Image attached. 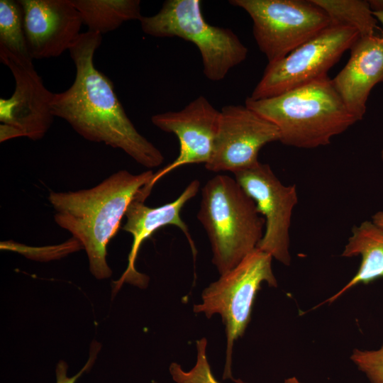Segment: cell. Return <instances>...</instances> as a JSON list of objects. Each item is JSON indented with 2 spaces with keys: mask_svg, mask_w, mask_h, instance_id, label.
Wrapping results in <instances>:
<instances>
[{
  "mask_svg": "<svg viewBox=\"0 0 383 383\" xmlns=\"http://www.w3.org/2000/svg\"><path fill=\"white\" fill-rule=\"evenodd\" d=\"M101 40V34L88 30L70 47L74 80L67 90L54 94L52 113L86 140L121 149L147 168L157 167L163 162V155L136 130L113 82L94 65V55Z\"/></svg>",
  "mask_w": 383,
  "mask_h": 383,
  "instance_id": "6da1fadb",
  "label": "cell"
},
{
  "mask_svg": "<svg viewBox=\"0 0 383 383\" xmlns=\"http://www.w3.org/2000/svg\"><path fill=\"white\" fill-rule=\"evenodd\" d=\"M154 174L151 170L139 174L123 170L90 189L50 192L55 223L84 248L89 270L96 278L111 275L106 262L107 245L117 233L128 206Z\"/></svg>",
  "mask_w": 383,
  "mask_h": 383,
  "instance_id": "7a4b0ae2",
  "label": "cell"
},
{
  "mask_svg": "<svg viewBox=\"0 0 383 383\" xmlns=\"http://www.w3.org/2000/svg\"><path fill=\"white\" fill-rule=\"evenodd\" d=\"M245 105L277 127L282 144L298 148L327 145L357 122L328 75L278 96L248 97Z\"/></svg>",
  "mask_w": 383,
  "mask_h": 383,
  "instance_id": "3957f363",
  "label": "cell"
},
{
  "mask_svg": "<svg viewBox=\"0 0 383 383\" xmlns=\"http://www.w3.org/2000/svg\"><path fill=\"white\" fill-rule=\"evenodd\" d=\"M259 214L235 178L216 174L203 187L197 218L208 235L212 263L220 275L257 248L265 227Z\"/></svg>",
  "mask_w": 383,
  "mask_h": 383,
  "instance_id": "277c9868",
  "label": "cell"
},
{
  "mask_svg": "<svg viewBox=\"0 0 383 383\" xmlns=\"http://www.w3.org/2000/svg\"><path fill=\"white\" fill-rule=\"evenodd\" d=\"M139 21L143 31L149 35L178 37L193 43L200 52L203 72L211 81L224 79L248 53L232 30L206 21L199 0H167L157 13L143 16Z\"/></svg>",
  "mask_w": 383,
  "mask_h": 383,
  "instance_id": "5b68a950",
  "label": "cell"
},
{
  "mask_svg": "<svg viewBox=\"0 0 383 383\" xmlns=\"http://www.w3.org/2000/svg\"><path fill=\"white\" fill-rule=\"evenodd\" d=\"M272 257L255 248L235 267L221 274L201 294L202 302L194 306L195 313L207 318L220 314L226 334V365L223 378L231 377L233 347L249 323L253 301L262 282L277 287L272 268Z\"/></svg>",
  "mask_w": 383,
  "mask_h": 383,
  "instance_id": "8992f818",
  "label": "cell"
},
{
  "mask_svg": "<svg viewBox=\"0 0 383 383\" xmlns=\"http://www.w3.org/2000/svg\"><path fill=\"white\" fill-rule=\"evenodd\" d=\"M229 3L250 16L254 38L268 63L285 57L332 24L326 13L311 0H231Z\"/></svg>",
  "mask_w": 383,
  "mask_h": 383,
  "instance_id": "52a82bcc",
  "label": "cell"
},
{
  "mask_svg": "<svg viewBox=\"0 0 383 383\" xmlns=\"http://www.w3.org/2000/svg\"><path fill=\"white\" fill-rule=\"evenodd\" d=\"M359 37L358 31L352 27L331 24L285 57L268 63L249 97L262 99L278 96L328 75Z\"/></svg>",
  "mask_w": 383,
  "mask_h": 383,
  "instance_id": "ba28073f",
  "label": "cell"
},
{
  "mask_svg": "<svg viewBox=\"0 0 383 383\" xmlns=\"http://www.w3.org/2000/svg\"><path fill=\"white\" fill-rule=\"evenodd\" d=\"M0 60L11 70L15 89L9 99H0V141L18 137L41 139L53 121L54 93L44 85L33 60L19 58L0 46Z\"/></svg>",
  "mask_w": 383,
  "mask_h": 383,
  "instance_id": "9c48e42d",
  "label": "cell"
},
{
  "mask_svg": "<svg viewBox=\"0 0 383 383\" xmlns=\"http://www.w3.org/2000/svg\"><path fill=\"white\" fill-rule=\"evenodd\" d=\"M235 179L255 201L264 216L265 230L257 248L289 265V229L293 210L297 204L296 185H284L267 164L236 172Z\"/></svg>",
  "mask_w": 383,
  "mask_h": 383,
  "instance_id": "30bf717a",
  "label": "cell"
},
{
  "mask_svg": "<svg viewBox=\"0 0 383 383\" xmlns=\"http://www.w3.org/2000/svg\"><path fill=\"white\" fill-rule=\"evenodd\" d=\"M277 127L245 105H226L220 111L213 149L206 170L231 172L251 168L260 162L266 144L279 141Z\"/></svg>",
  "mask_w": 383,
  "mask_h": 383,
  "instance_id": "8fae6325",
  "label": "cell"
},
{
  "mask_svg": "<svg viewBox=\"0 0 383 383\" xmlns=\"http://www.w3.org/2000/svg\"><path fill=\"white\" fill-rule=\"evenodd\" d=\"M220 111L209 101L200 96L184 109L167 111L151 117V121L160 130L174 133L179 142L177 158L154 174L150 182L138 193L137 198L145 201L153 186L165 174L179 167L204 163L210 160L218 130Z\"/></svg>",
  "mask_w": 383,
  "mask_h": 383,
  "instance_id": "7c38bea8",
  "label": "cell"
},
{
  "mask_svg": "<svg viewBox=\"0 0 383 383\" xmlns=\"http://www.w3.org/2000/svg\"><path fill=\"white\" fill-rule=\"evenodd\" d=\"M31 58L61 55L82 33L80 14L72 0H18Z\"/></svg>",
  "mask_w": 383,
  "mask_h": 383,
  "instance_id": "4fadbf2b",
  "label": "cell"
},
{
  "mask_svg": "<svg viewBox=\"0 0 383 383\" xmlns=\"http://www.w3.org/2000/svg\"><path fill=\"white\" fill-rule=\"evenodd\" d=\"M199 187V181L194 179L175 200L158 207H149L143 201L135 199L131 201L125 215L126 221L122 228L132 235L133 243L128 255L127 268L116 282L115 289H119L123 282L140 287L145 286L148 278L136 270L135 267L136 257L143 242L163 226L172 225L178 227L185 235L195 254L194 241L180 213L185 204L198 193Z\"/></svg>",
  "mask_w": 383,
  "mask_h": 383,
  "instance_id": "5bb4252c",
  "label": "cell"
},
{
  "mask_svg": "<svg viewBox=\"0 0 383 383\" xmlns=\"http://www.w3.org/2000/svg\"><path fill=\"white\" fill-rule=\"evenodd\" d=\"M348 62L333 84L348 111L358 121L366 111L372 88L383 82V37L360 36L350 48Z\"/></svg>",
  "mask_w": 383,
  "mask_h": 383,
  "instance_id": "9a60e30c",
  "label": "cell"
},
{
  "mask_svg": "<svg viewBox=\"0 0 383 383\" xmlns=\"http://www.w3.org/2000/svg\"><path fill=\"white\" fill-rule=\"evenodd\" d=\"M360 255L361 263L353 279L328 301H333L348 289L360 283L367 284L383 277V229L372 221H365L352 229L342 256Z\"/></svg>",
  "mask_w": 383,
  "mask_h": 383,
  "instance_id": "2e32d148",
  "label": "cell"
},
{
  "mask_svg": "<svg viewBox=\"0 0 383 383\" xmlns=\"http://www.w3.org/2000/svg\"><path fill=\"white\" fill-rule=\"evenodd\" d=\"M88 30L100 34L113 31L124 22L138 20L139 0H72Z\"/></svg>",
  "mask_w": 383,
  "mask_h": 383,
  "instance_id": "e0dca14e",
  "label": "cell"
},
{
  "mask_svg": "<svg viewBox=\"0 0 383 383\" xmlns=\"http://www.w3.org/2000/svg\"><path fill=\"white\" fill-rule=\"evenodd\" d=\"M322 9L332 24L352 27L360 36L375 35L377 20L373 16L368 1L362 0H311Z\"/></svg>",
  "mask_w": 383,
  "mask_h": 383,
  "instance_id": "ac0fdd59",
  "label": "cell"
},
{
  "mask_svg": "<svg viewBox=\"0 0 383 383\" xmlns=\"http://www.w3.org/2000/svg\"><path fill=\"white\" fill-rule=\"evenodd\" d=\"M0 46L19 58L33 60L24 31L23 9L18 1H0Z\"/></svg>",
  "mask_w": 383,
  "mask_h": 383,
  "instance_id": "d6986e66",
  "label": "cell"
},
{
  "mask_svg": "<svg viewBox=\"0 0 383 383\" xmlns=\"http://www.w3.org/2000/svg\"><path fill=\"white\" fill-rule=\"evenodd\" d=\"M207 340L203 338L196 342L197 357L194 367L184 371L181 366L172 362L170 372L177 383H220L213 377L206 357Z\"/></svg>",
  "mask_w": 383,
  "mask_h": 383,
  "instance_id": "ffe728a7",
  "label": "cell"
},
{
  "mask_svg": "<svg viewBox=\"0 0 383 383\" xmlns=\"http://www.w3.org/2000/svg\"><path fill=\"white\" fill-rule=\"evenodd\" d=\"M351 360L370 383H383V345L377 350H355Z\"/></svg>",
  "mask_w": 383,
  "mask_h": 383,
  "instance_id": "44dd1931",
  "label": "cell"
},
{
  "mask_svg": "<svg viewBox=\"0 0 383 383\" xmlns=\"http://www.w3.org/2000/svg\"><path fill=\"white\" fill-rule=\"evenodd\" d=\"M96 345H92L93 350H91L90 357L84 367L74 376L69 377L67 374V365L64 361H60L56 367V379L57 383H75L77 379L86 371L91 367L96 357L98 349H96Z\"/></svg>",
  "mask_w": 383,
  "mask_h": 383,
  "instance_id": "7402d4cb",
  "label": "cell"
},
{
  "mask_svg": "<svg viewBox=\"0 0 383 383\" xmlns=\"http://www.w3.org/2000/svg\"><path fill=\"white\" fill-rule=\"evenodd\" d=\"M368 1L373 16L376 20H378L380 22L383 28V0H372Z\"/></svg>",
  "mask_w": 383,
  "mask_h": 383,
  "instance_id": "603a6c76",
  "label": "cell"
},
{
  "mask_svg": "<svg viewBox=\"0 0 383 383\" xmlns=\"http://www.w3.org/2000/svg\"><path fill=\"white\" fill-rule=\"evenodd\" d=\"M372 221L379 227L383 229V211H378L372 217Z\"/></svg>",
  "mask_w": 383,
  "mask_h": 383,
  "instance_id": "cb8c5ba5",
  "label": "cell"
},
{
  "mask_svg": "<svg viewBox=\"0 0 383 383\" xmlns=\"http://www.w3.org/2000/svg\"><path fill=\"white\" fill-rule=\"evenodd\" d=\"M284 383H301L295 377L285 379Z\"/></svg>",
  "mask_w": 383,
  "mask_h": 383,
  "instance_id": "d4e9b609",
  "label": "cell"
},
{
  "mask_svg": "<svg viewBox=\"0 0 383 383\" xmlns=\"http://www.w3.org/2000/svg\"><path fill=\"white\" fill-rule=\"evenodd\" d=\"M381 157H382V159L383 160V149H382V152H381Z\"/></svg>",
  "mask_w": 383,
  "mask_h": 383,
  "instance_id": "484cf974",
  "label": "cell"
}]
</instances>
